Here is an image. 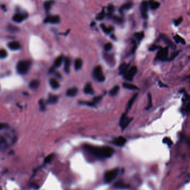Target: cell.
Masks as SVG:
<instances>
[{"instance_id":"1","label":"cell","mask_w":190,"mask_h":190,"mask_svg":"<svg viewBox=\"0 0 190 190\" xmlns=\"http://www.w3.org/2000/svg\"><path fill=\"white\" fill-rule=\"evenodd\" d=\"M85 148L94 156L100 158H107V157H111L113 152V149L109 147H97L86 145L85 146Z\"/></svg>"},{"instance_id":"2","label":"cell","mask_w":190,"mask_h":190,"mask_svg":"<svg viewBox=\"0 0 190 190\" xmlns=\"http://www.w3.org/2000/svg\"><path fill=\"white\" fill-rule=\"evenodd\" d=\"M31 63L28 60L20 61L17 64V71L18 73L24 75L28 72L30 68Z\"/></svg>"},{"instance_id":"3","label":"cell","mask_w":190,"mask_h":190,"mask_svg":"<svg viewBox=\"0 0 190 190\" xmlns=\"http://www.w3.org/2000/svg\"><path fill=\"white\" fill-rule=\"evenodd\" d=\"M118 173V170L117 169H113L111 170L108 171L105 173L104 176V179L106 182L109 183L113 180L117 176Z\"/></svg>"},{"instance_id":"4","label":"cell","mask_w":190,"mask_h":190,"mask_svg":"<svg viewBox=\"0 0 190 190\" xmlns=\"http://www.w3.org/2000/svg\"><path fill=\"white\" fill-rule=\"evenodd\" d=\"M93 76L96 80L99 82H103L105 80V77L103 75L101 67L97 66L94 68L93 70Z\"/></svg>"},{"instance_id":"5","label":"cell","mask_w":190,"mask_h":190,"mask_svg":"<svg viewBox=\"0 0 190 190\" xmlns=\"http://www.w3.org/2000/svg\"><path fill=\"white\" fill-rule=\"evenodd\" d=\"M168 47H166L165 48H161L157 52V58L160 61H165L168 57Z\"/></svg>"},{"instance_id":"6","label":"cell","mask_w":190,"mask_h":190,"mask_svg":"<svg viewBox=\"0 0 190 190\" xmlns=\"http://www.w3.org/2000/svg\"><path fill=\"white\" fill-rule=\"evenodd\" d=\"M137 72V67L136 66H133L128 70L127 72H126L124 75V78L127 81H131L132 80L133 78L136 75Z\"/></svg>"},{"instance_id":"7","label":"cell","mask_w":190,"mask_h":190,"mask_svg":"<svg viewBox=\"0 0 190 190\" xmlns=\"http://www.w3.org/2000/svg\"><path fill=\"white\" fill-rule=\"evenodd\" d=\"M140 9H141V15L142 17L145 18V19H146L148 17V15H147V11L148 9V2L146 1H142V2L141 3V5Z\"/></svg>"},{"instance_id":"8","label":"cell","mask_w":190,"mask_h":190,"mask_svg":"<svg viewBox=\"0 0 190 190\" xmlns=\"http://www.w3.org/2000/svg\"><path fill=\"white\" fill-rule=\"evenodd\" d=\"M132 119H131L130 118L128 117L126 114H123L122 115L121 119L120 121V126L121 127L122 129L124 130L127 126H128V124L130 123V122L131 121Z\"/></svg>"},{"instance_id":"9","label":"cell","mask_w":190,"mask_h":190,"mask_svg":"<svg viewBox=\"0 0 190 190\" xmlns=\"http://www.w3.org/2000/svg\"><path fill=\"white\" fill-rule=\"evenodd\" d=\"M13 2L16 3L21 5L24 9L30 11L31 9V4L29 0H13Z\"/></svg>"},{"instance_id":"10","label":"cell","mask_w":190,"mask_h":190,"mask_svg":"<svg viewBox=\"0 0 190 190\" xmlns=\"http://www.w3.org/2000/svg\"><path fill=\"white\" fill-rule=\"evenodd\" d=\"M160 37H161V39H162L163 41L165 42V44H166L167 45H168V46L170 47H171L172 49H175V48H176V47L175 45L173 44L172 41L169 39V38L166 35V34H161Z\"/></svg>"},{"instance_id":"11","label":"cell","mask_w":190,"mask_h":190,"mask_svg":"<svg viewBox=\"0 0 190 190\" xmlns=\"http://www.w3.org/2000/svg\"><path fill=\"white\" fill-rule=\"evenodd\" d=\"M45 21L54 24L58 23L60 21V18L58 16H50L47 17Z\"/></svg>"},{"instance_id":"12","label":"cell","mask_w":190,"mask_h":190,"mask_svg":"<svg viewBox=\"0 0 190 190\" xmlns=\"http://www.w3.org/2000/svg\"><path fill=\"white\" fill-rule=\"evenodd\" d=\"M114 187H116V189H128L129 186L124 182L123 181L121 180L118 181L117 182H116L114 185Z\"/></svg>"},{"instance_id":"13","label":"cell","mask_w":190,"mask_h":190,"mask_svg":"<svg viewBox=\"0 0 190 190\" xmlns=\"http://www.w3.org/2000/svg\"><path fill=\"white\" fill-rule=\"evenodd\" d=\"M126 142V139L124 137H122V136L116 138V140L113 141L114 144L118 146H123Z\"/></svg>"},{"instance_id":"14","label":"cell","mask_w":190,"mask_h":190,"mask_svg":"<svg viewBox=\"0 0 190 190\" xmlns=\"http://www.w3.org/2000/svg\"><path fill=\"white\" fill-rule=\"evenodd\" d=\"M8 47L10 49V50L15 51L17 50L20 48V45L19 43L17 41H12L10 42L8 44Z\"/></svg>"},{"instance_id":"15","label":"cell","mask_w":190,"mask_h":190,"mask_svg":"<svg viewBox=\"0 0 190 190\" xmlns=\"http://www.w3.org/2000/svg\"><path fill=\"white\" fill-rule=\"evenodd\" d=\"M77 92H78V89L77 88H71V89H69L67 91L66 95L68 97H74L76 95Z\"/></svg>"},{"instance_id":"16","label":"cell","mask_w":190,"mask_h":190,"mask_svg":"<svg viewBox=\"0 0 190 190\" xmlns=\"http://www.w3.org/2000/svg\"><path fill=\"white\" fill-rule=\"evenodd\" d=\"M84 92L86 94H91V95L93 93V90L91 83L88 82L86 84L84 87Z\"/></svg>"},{"instance_id":"17","label":"cell","mask_w":190,"mask_h":190,"mask_svg":"<svg viewBox=\"0 0 190 190\" xmlns=\"http://www.w3.org/2000/svg\"><path fill=\"white\" fill-rule=\"evenodd\" d=\"M148 5H150L151 9L152 10H156L160 7V3L154 0H150L148 2Z\"/></svg>"},{"instance_id":"18","label":"cell","mask_w":190,"mask_h":190,"mask_svg":"<svg viewBox=\"0 0 190 190\" xmlns=\"http://www.w3.org/2000/svg\"><path fill=\"white\" fill-rule=\"evenodd\" d=\"M132 6H133V3L131 2H129L126 3L125 4H124L123 5H122L121 7H120V11L121 13H123V12L124 11L130 9L132 7Z\"/></svg>"},{"instance_id":"19","label":"cell","mask_w":190,"mask_h":190,"mask_svg":"<svg viewBox=\"0 0 190 190\" xmlns=\"http://www.w3.org/2000/svg\"><path fill=\"white\" fill-rule=\"evenodd\" d=\"M82 66V61L80 58L76 59L74 62V67L76 70H79Z\"/></svg>"},{"instance_id":"20","label":"cell","mask_w":190,"mask_h":190,"mask_svg":"<svg viewBox=\"0 0 190 190\" xmlns=\"http://www.w3.org/2000/svg\"><path fill=\"white\" fill-rule=\"evenodd\" d=\"M65 66H64V69L65 72L66 73H69V68H70V65H71V62L69 59L68 58H65Z\"/></svg>"},{"instance_id":"21","label":"cell","mask_w":190,"mask_h":190,"mask_svg":"<svg viewBox=\"0 0 190 190\" xmlns=\"http://www.w3.org/2000/svg\"><path fill=\"white\" fill-rule=\"evenodd\" d=\"M39 85H40L39 81L37 80V79H34V80H32L30 82L29 86L31 89H37L38 86H39Z\"/></svg>"},{"instance_id":"22","label":"cell","mask_w":190,"mask_h":190,"mask_svg":"<svg viewBox=\"0 0 190 190\" xmlns=\"http://www.w3.org/2000/svg\"><path fill=\"white\" fill-rule=\"evenodd\" d=\"M123 86L127 89H131V90H136V89H138V88L136 86L127 82H124L123 83Z\"/></svg>"},{"instance_id":"23","label":"cell","mask_w":190,"mask_h":190,"mask_svg":"<svg viewBox=\"0 0 190 190\" xmlns=\"http://www.w3.org/2000/svg\"><path fill=\"white\" fill-rule=\"evenodd\" d=\"M50 86H51L52 89H57L60 87V85H59L58 82L56 79L54 78H52L50 80Z\"/></svg>"},{"instance_id":"24","label":"cell","mask_w":190,"mask_h":190,"mask_svg":"<svg viewBox=\"0 0 190 190\" xmlns=\"http://www.w3.org/2000/svg\"><path fill=\"white\" fill-rule=\"evenodd\" d=\"M58 97L55 95H50L49 96L47 102L50 104H55L58 101Z\"/></svg>"},{"instance_id":"25","label":"cell","mask_w":190,"mask_h":190,"mask_svg":"<svg viewBox=\"0 0 190 190\" xmlns=\"http://www.w3.org/2000/svg\"><path fill=\"white\" fill-rule=\"evenodd\" d=\"M63 57L62 56L58 57L55 61V67H56L57 68V67H59L60 66H61L63 62Z\"/></svg>"},{"instance_id":"26","label":"cell","mask_w":190,"mask_h":190,"mask_svg":"<svg viewBox=\"0 0 190 190\" xmlns=\"http://www.w3.org/2000/svg\"><path fill=\"white\" fill-rule=\"evenodd\" d=\"M137 95H138L137 93L134 95V96H132L131 99L130 100L129 102H128V105H127V111L128 110H129L131 108L132 106L133 105V103H134V100H136V97H137Z\"/></svg>"},{"instance_id":"27","label":"cell","mask_w":190,"mask_h":190,"mask_svg":"<svg viewBox=\"0 0 190 190\" xmlns=\"http://www.w3.org/2000/svg\"><path fill=\"white\" fill-rule=\"evenodd\" d=\"M173 38H174L175 41L176 42L179 44V43H181V44H182L184 45L186 44V41L185 40L183 39L182 37H181V36H179V35H175V36H173Z\"/></svg>"},{"instance_id":"28","label":"cell","mask_w":190,"mask_h":190,"mask_svg":"<svg viewBox=\"0 0 190 190\" xmlns=\"http://www.w3.org/2000/svg\"><path fill=\"white\" fill-rule=\"evenodd\" d=\"M119 89L120 87L118 86H115L114 87L113 89H111V91H110V95L111 96H115L117 95L118 91H119Z\"/></svg>"},{"instance_id":"29","label":"cell","mask_w":190,"mask_h":190,"mask_svg":"<svg viewBox=\"0 0 190 190\" xmlns=\"http://www.w3.org/2000/svg\"><path fill=\"white\" fill-rule=\"evenodd\" d=\"M128 67V65L126 63H123L121 66L120 67V73L121 74H124L126 72L127 69Z\"/></svg>"},{"instance_id":"30","label":"cell","mask_w":190,"mask_h":190,"mask_svg":"<svg viewBox=\"0 0 190 190\" xmlns=\"http://www.w3.org/2000/svg\"><path fill=\"white\" fill-rule=\"evenodd\" d=\"M24 18V17H23V16L22 15H19V14H17V15L14 16V17H13V20L17 22H20L23 21Z\"/></svg>"},{"instance_id":"31","label":"cell","mask_w":190,"mask_h":190,"mask_svg":"<svg viewBox=\"0 0 190 190\" xmlns=\"http://www.w3.org/2000/svg\"><path fill=\"white\" fill-rule=\"evenodd\" d=\"M101 27L102 28V29L103 30V31L105 32L106 34H109L110 32H111L112 31V29H113V28H112V27H106V26L104 25V24H101Z\"/></svg>"},{"instance_id":"32","label":"cell","mask_w":190,"mask_h":190,"mask_svg":"<svg viewBox=\"0 0 190 190\" xmlns=\"http://www.w3.org/2000/svg\"><path fill=\"white\" fill-rule=\"evenodd\" d=\"M105 11H104V10H103L101 13H100L99 15L96 16V20H98V21H101V20H102L103 18H105Z\"/></svg>"},{"instance_id":"33","label":"cell","mask_w":190,"mask_h":190,"mask_svg":"<svg viewBox=\"0 0 190 190\" xmlns=\"http://www.w3.org/2000/svg\"><path fill=\"white\" fill-rule=\"evenodd\" d=\"M148 105L147 106L146 109V110H149L151 109L152 106V97H151V95L150 93L148 94Z\"/></svg>"},{"instance_id":"34","label":"cell","mask_w":190,"mask_h":190,"mask_svg":"<svg viewBox=\"0 0 190 190\" xmlns=\"http://www.w3.org/2000/svg\"><path fill=\"white\" fill-rule=\"evenodd\" d=\"M134 36L136 37V38L138 40L140 41L144 37V33L143 32H137L135 34H134Z\"/></svg>"},{"instance_id":"35","label":"cell","mask_w":190,"mask_h":190,"mask_svg":"<svg viewBox=\"0 0 190 190\" xmlns=\"http://www.w3.org/2000/svg\"><path fill=\"white\" fill-rule=\"evenodd\" d=\"M112 19L118 24H121L123 22V19L121 17H117V16H112Z\"/></svg>"},{"instance_id":"36","label":"cell","mask_w":190,"mask_h":190,"mask_svg":"<svg viewBox=\"0 0 190 190\" xmlns=\"http://www.w3.org/2000/svg\"><path fill=\"white\" fill-rule=\"evenodd\" d=\"M7 56V52L5 50H0V58H5Z\"/></svg>"},{"instance_id":"37","label":"cell","mask_w":190,"mask_h":190,"mask_svg":"<svg viewBox=\"0 0 190 190\" xmlns=\"http://www.w3.org/2000/svg\"><path fill=\"white\" fill-rule=\"evenodd\" d=\"M53 3H54V2L51 1H47L45 3V9L47 10V11H48V10L50 9L51 6L52 4Z\"/></svg>"},{"instance_id":"38","label":"cell","mask_w":190,"mask_h":190,"mask_svg":"<svg viewBox=\"0 0 190 190\" xmlns=\"http://www.w3.org/2000/svg\"><path fill=\"white\" fill-rule=\"evenodd\" d=\"M163 142L165 143V144H167V145H169V146H171V145H172L173 144V142L171 140V139L168 137H165L163 138Z\"/></svg>"},{"instance_id":"39","label":"cell","mask_w":190,"mask_h":190,"mask_svg":"<svg viewBox=\"0 0 190 190\" xmlns=\"http://www.w3.org/2000/svg\"><path fill=\"white\" fill-rule=\"evenodd\" d=\"M39 103H40V106L41 110L42 111H44V110H45V108H46V106H45V104L44 101H43L42 100H41L39 102Z\"/></svg>"},{"instance_id":"40","label":"cell","mask_w":190,"mask_h":190,"mask_svg":"<svg viewBox=\"0 0 190 190\" xmlns=\"http://www.w3.org/2000/svg\"><path fill=\"white\" fill-rule=\"evenodd\" d=\"M54 154H51V155H48V156H47L46 157L45 160V162H46V163L50 162V161L52 160L53 158H54Z\"/></svg>"},{"instance_id":"41","label":"cell","mask_w":190,"mask_h":190,"mask_svg":"<svg viewBox=\"0 0 190 190\" xmlns=\"http://www.w3.org/2000/svg\"><path fill=\"white\" fill-rule=\"evenodd\" d=\"M182 20H183V18L182 17H179V18H178V19L175 20V21H174L175 25L176 26H179V24H180L182 22Z\"/></svg>"},{"instance_id":"42","label":"cell","mask_w":190,"mask_h":190,"mask_svg":"<svg viewBox=\"0 0 190 190\" xmlns=\"http://www.w3.org/2000/svg\"><path fill=\"white\" fill-rule=\"evenodd\" d=\"M112 47V45L111 43H107L106 44L105 46H104V48L106 51H110V50H111V48Z\"/></svg>"},{"instance_id":"43","label":"cell","mask_w":190,"mask_h":190,"mask_svg":"<svg viewBox=\"0 0 190 190\" xmlns=\"http://www.w3.org/2000/svg\"><path fill=\"white\" fill-rule=\"evenodd\" d=\"M159 48H160V46L154 45H152V46H151V47L149 48V50L151 51H155Z\"/></svg>"},{"instance_id":"44","label":"cell","mask_w":190,"mask_h":190,"mask_svg":"<svg viewBox=\"0 0 190 190\" xmlns=\"http://www.w3.org/2000/svg\"><path fill=\"white\" fill-rule=\"evenodd\" d=\"M102 98V96H97L96 97L93 99V101H94V103H97L99 102V101H101V100Z\"/></svg>"},{"instance_id":"45","label":"cell","mask_w":190,"mask_h":190,"mask_svg":"<svg viewBox=\"0 0 190 190\" xmlns=\"http://www.w3.org/2000/svg\"><path fill=\"white\" fill-rule=\"evenodd\" d=\"M114 10V7L112 5H110L109 6V7H108V11H109V14L110 15V16H112V12Z\"/></svg>"},{"instance_id":"46","label":"cell","mask_w":190,"mask_h":190,"mask_svg":"<svg viewBox=\"0 0 190 190\" xmlns=\"http://www.w3.org/2000/svg\"><path fill=\"white\" fill-rule=\"evenodd\" d=\"M80 103L82 104H84V105H89V106H93L95 105V103H92V102H83L81 101L80 102Z\"/></svg>"},{"instance_id":"47","label":"cell","mask_w":190,"mask_h":190,"mask_svg":"<svg viewBox=\"0 0 190 190\" xmlns=\"http://www.w3.org/2000/svg\"><path fill=\"white\" fill-rule=\"evenodd\" d=\"M185 111L189 113V112H190V102L187 104V105L185 107Z\"/></svg>"},{"instance_id":"48","label":"cell","mask_w":190,"mask_h":190,"mask_svg":"<svg viewBox=\"0 0 190 190\" xmlns=\"http://www.w3.org/2000/svg\"><path fill=\"white\" fill-rule=\"evenodd\" d=\"M158 84H159V86H160L161 87H168L167 85H165V84H163V83L161 82V81H159Z\"/></svg>"},{"instance_id":"49","label":"cell","mask_w":190,"mask_h":190,"mask_svg":"<svg viewBox=\"0 0 190 190\" xmlns=\"http://www.w3.org/2000/svg\"><path fill=\"white\" fill-rule=\"evenodd\" d=\"M5 127V124H3V123H0V130L1 129H3V128Z\"/></svg>"},{"instance_id":"50","label":"cell","mask_w":190,"mask_h":190,"mask_svg":"<svg viewBox=\"0 0 190 190\" xmlns=\"http://www.w3.org/2000/svg\"><path fill=\"white\" fill-rule=\"evenodd\" d=\"M189 145H190V142H189Z\"/></svg>"}]
</instances>
